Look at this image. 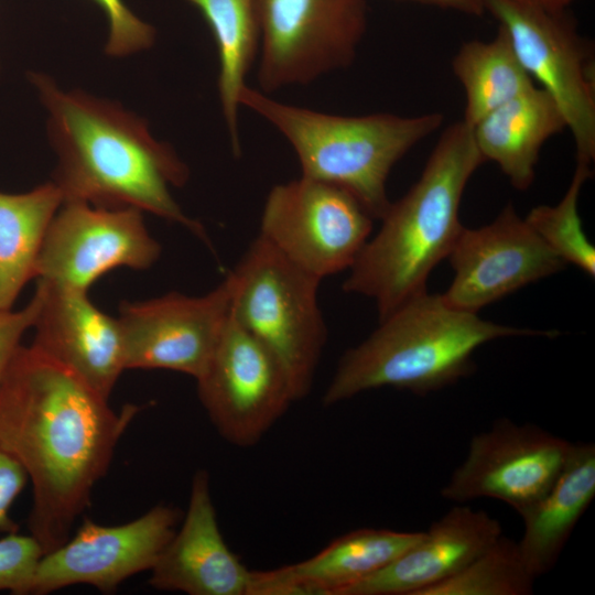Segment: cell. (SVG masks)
Returning a JSON list of instances; mask_svg holds the SVG:
<instances>
[{
  "instance_id": "cell-1",
  "label": "cell",
  "mask_w": 595,
  "mask_h": 595,
  "mask_svg": "<svg viewBox=\"0 0 595 595\" xmlns=\"http://www.w3.org/2000/svg\"><path fill=\"white\" fill-rule=\"evenodd\" d=\"M108 401L31 346L19 347L0 382V448L31 480L29 529L44 553L68 540L141 409L117 412Z\"/></svg>"
},
{
  "instance_id": "cell-2",
  "label": "cell",
  "mask_w": 595,
  "mask_h": 595,
  "mask_svg": "<svg viewBox=\"0 0 595 595\" xmlns=\"http://www.w3.org/2000/svg\"><path fill=\"white\" fill-rule=\"evenodd\" d=\"M31 83L47 111V133L57 163L53 182L63 202L109 208L131 207L188 229L205 244L202 224L172 195L190 176L173 148L155 140L147 122L119 104L82 91H65L48 76Z\"/></svg>"
},
{
  "instance_id": "cell-3",
  "label": "cell",
  "mask_w": 595,
  "mask_h": 595,
  "mask_svg": "<svg viewBox=\"0 0 595 595\" xmlns=\"http://www.w3.org/2000/svg\"><path fill=\"white\" fill-rule=\"evenodd\" d=\"M484 162L472 127L463 120L447 127L419 180L380 218L379 231L349 268L343 290L374 300L379 320L425 291L429 274L447 258L464 227L462 196Z\"/></svg>"
},
{
  "instance_id": "cell-4",
  "label": "cell",
  "mask_w": 595,
  "mask_h": 595,
  "mask_svg": "<svg viewBox=\"0 0 595 595\" xmlns=\"http://www.w3.org/2000/svg\"><path fill=\"white\" fill-rule=\"evenodd\" d=\"M558 331L500 325L451 306L442 294L418 293L386 317L360 344L348 349L322 397L335 405L382 387L418 396L451 386L475 369L473 353L501 337H555Z\"/></svg>"
},
{
  "instance_id": "cell-5",
  "label": "cell",
  "mask_w": 595,
  "mask_h": 595,
  "mask_svg": "<svg viewBox=\"0 0 595 595\" xmlns=\"http://www.w3.org/2000/svg\"><path fill=\"white\" fill-rule=\"evenodd\" d=\"M239 102L285 137L302 175L350 192L374 219H380L391 203L386 185L392 167L444 120L440 112L411 117L329 115L280 102L248 85Z\"/></svg>"
},
{
  "instance_id": "cell-6",
  "label": "cell",
  "mask_w": 595,
  "mask_h": 595,
  "mask_svg": "<svg viewBox=\"0 0 595 595\" xmlns=\"http://www.w3.org/2000/svg\"><path fill=\"white\" fill-rule=\"evenodd\" d=\"M230 315L279 360L295 400L305 398L326 344L321 279L258 235L234 270Z\"/></svg>"
},
{
  "instance_id": "cell-7",
  "label": "cell",
  "mask_w": 595,
  "mask_h": 595,
  "mask_svg": "<svg viewBox=\"0 0 595 595\" xmlns=\"http://www.w3.org/2000/svg\"><path fill=\"white\" fill-rule=\"evenodd\" d=\"M506 31L517 57L559 107L576 151V163L595 159V76L588 44L564 11L512 0H485Z\"/></svg>"
},
{
  "instance_id": "cell-8",
  "label": "cell",
  "mask_w": 595,
  "mask_h": 595,
  "mask_svg": "<svg viewBox=\"0 0 595 595\" xmlns=\"http://www.w3.org/2000/svg\"><path fill=\"white\" fill-rule=\"evenodd\" d=\"M372 220L350 192L301 175L270 190L258 235L323 280L349 270L370 237Z\"/></svg>"
},
{
  "instance_id": "cell-9",
  "label": "cell",
  "mask_w": 595,
  "mask_h": 595,
  "mask_svg": "<svg viewBox=\"0 0 595 595\" xmlns=\"http://www.w3.org/2000/svg\"><path fill=\"white\" fill-rule=\"evenodd\" d=\"M263 93L306 85L351 64L365 34V0H256Z\"/></svg>"
},
{
  "instance_id": "cell-10",
  "label": "cell",
  "mask_w": 595,
  "mask_h": 595,
  "mask_svg": "<svg viewBox=\"0 0 595 595\" xmlns=\"http://www.w3.org/2000/svg\"><path fill=\"white\" fill-rule=\"evenodd\" d=\"M195 380L213 426L238 447L259 443L296 401L279 360L230 313Z\"/></svg>"
},
{
  "instance_id": "cell-11",
  "label": "cell",
  "mask_w": 595,
  "mask_h": 595,
  "mask_svg": "<svg viewBox=\"0 0 595 595\" xmlns=\"http://www.w3.org/2000/svg\"><path fill=\"white\" fill-rule=\"evenodd\" d=\"M160 255L140 209L63 202L46 232L35 280L87 292L111 270H147Z\"/></svg>"
},
{
  "instance_id": "cell-12",
  "label": "cell",
  "mask_w": 595,
  "mask_h": 595,
  "mask_svg": "<svg viewBox=\"0 0 595 595\" xmlns=\"http://www.w3.org/2000/svg\"><path fill=\"white\" fill-rule=\"evenodd\" d=\"M572 444L536 424L501 418L474 435L441 496L458 504L494 498L522 516L552 488Z\"/></svg>"
},
{
  "instance_id": "cell-13",
  "label": "cell",
  "mask_w": 595,
  "mask_h": 595,
  "mask_svg": "<svg viewBox=\"0 0 595 595\" xmlns=\"http://www.w3.org/2000/svg\"><path fill=\"white\" fill-rule=\"evenodd\" d=\"M177 520V509L163 504L119 526L85 518L73 538L42 555L25 595L50 594L77 584L112 593L127 578L152 569Z\"/></svg>"
},
{
  "instance_id": "cell-14",
  "label": "cell",
  "mask_w": 595,
  "mask_h": 595,
  "mask_svg": "<svg viewBox=\"0 0 595 595\" xmlns=\"http://www.w3.org/2000/svg\"><path fill=\"white\" fill-rule=\"evenodd\" d=\"M227 277L206 294L169 292L122 302L121 326L127 369H165L197 378L207 365L230 313Z\"/></svg>"
},
{
  "instance_id": "cell-15",
  "label": "cell",
  "mask_w": 595,
  "mask_h": 595,
  "mask_svg": "<svg viewBox=\"0 0 595 595\" xmlns=\"http://www.w3.org/2000/svg\"><path fill=\"white\" fill-rule=\"evenodd\" d=\"M447 258L454 279L442 296L451 306L472 313L566 264L511 203L493 223L463 227Z\"/></svg>"
},
{
  "instance_id": "cell-16",
  "label": "cell",
  "mask_w": 595,
  "mask_h": 595,
  "mask_svg": "<svg viewBox=\"0 0 595 595\" xmlns=\"http://www.w3.org/2000/svg\"><path fill=\"white\" fill-rule=\"evenodd\" d=\"M42 300L31 347L109 400L126 370L118 317L98 309L87 292L36 280Z\"/></svg>"
},
{
  "instance_id": "cell-17",
  "label": "cell",
  "mask_w": 595,
  "mask_h": 595,
  "mask_svg": "<svg viewBox=\"0 0 595 595\" xmlns=\"http://www.w3.org/2000/svg\"><path fill=\"white\" fill-rule=\"evenodd\" d=\"M150 572L149 584L159 591L247 595L250 571L224 540L206 469L193 475L183 523Z\"/></svg>"
},
{
  "instance_id": "cell-18",
  "label": "cell",
  "mask_w": 595,
  "mask_h": 595,
  "mask_svg": "<svg viewBox=\"0 0 595 595\" xmlns=\"http://www.w3.org/2000/svg\"><path fill=\"white\" fill-rule=\"evenodd\" d=\"M500 534L499 521L486 511L454 506L415 544L343 595H421L461 572Z\"/></svg>"
},
{
  "instance_id": "cell-19",
  "label": "cell",
  "mask_w": 595,
  "mask_h": 595,
  "mask_svg": "<svg viewBox=\"0 0 595 595\" xmlns=\"http://www.w3.org/2000/svg\"><path fill=\"white\" fill-rule=\"evenodd\" d=\"M565 129V120L555 101L536 86L472 127L484 161L495 162L519 191H526L532 184L543 144Z\"/></svg>"
},
{
  "instance_id": "cell-20",
  "label": "cell",
  "mask_w": 595,
  "mask_h": 595,
  "mask_svg": "<svg viewBox=\"0 0 595 595\" xmlns=\"http://www.w3.org/2000/svg\"><path fill=\"white\" fill-rule=\"evenodd\" d=\"M595 497V445L573 443L567 461L548 494L527 510L518 542L524 563L538 577L556 563L576 523Z\"/></svg>"
},
{
  "instance_id": "cell-21",
  "label": "cell",
  "mask_w": 595,
  "mask_h": 595,
  "mask_svg": "<svg viewBox=\"0 0 595 595\" xmlns=\"http://www.w3.org/2000/svg\"><path fill=\"white\" fill-rule=\"evenodd\" d=\"M62 204L53 181L24 193L0 192V313L11 311L35 279L46 232Z\"/></svg>"
},
{
  "instance_id": "cell-22",
  "label": "cell",
  "mask_w": 595,
  "mask_h": 595,
  "mask_svg": "<svg viewBox=\"0 0 595 595\" xmlns=\"http://www.w3.org/2000/svg\"><path fill=\"white\" fill-rule=\"evenodd\" d=\"M213 31L218 57V93L235 155L240 154L239 97L260 47L256 0H187Z\"/></svg>"
},
{
  "instance_id": "cell-23",
  "label": "cell",
  "mask_w": 595,
  "mask_h": 595,
  "mask_svg": "<svg viewBox=\"0 0 595 595\" xmlns=\"http://www.w3.org/2000/svg\"><path fill=\"white\" fill-rule=\"evenodd\" d=\"M465 94L463 121L473 127L486 115L534 87L499 25L490 41L465 42L452 61Z\"/></svg>"
},
{
  "instance_id": "cell-24",
  "label": "cell",
  "mask_w": 595,
  "mask_h": 595,
  "mask_svg": "<svg viewBox=\"0 0 595 595\" xmlns=\"http://www.w3.org/2000/svg\"><path fill=\"white\" fill-rule=\"evenodd\" d=\"M422 536L423 531L357 529L335 539L307 560L290 565L326 595H343L348 587L390 564Z\"/></svg>"
},
{
  "instance_id": "cell-25",
  "label": "cell",
  "mask_w": 595,
  "mask_h": 595,
  "mask_svg": "<svg viewBox=\"0 0 595 595\" xmlns=\"http://www.w3.org/2000/svg\"><path fill=\"white\" fill-rule=\"evenodd\" d=\"M536 578L518 542L500 534L461 572L421 595H529Z\"/></svg>"
},
{
  "instance_id": "cell-26",
  "label": "cell",
  "mask_w": 595,
  "mask_h": 595,
  "mask_svg": "<svg viewBox=\"0 0 595 595\" xmlns=\"http://www.w3.org/2000/svg\"><path fill=\"white\" fill-rule=\"evenodd\" d=\"M592 171L588 164L576 163L570 186L554 206L533 207L524 218L534 232L565 262L595 275V249L586 238L578 214V197Z\"/></svg>"
},
{
  "instance_id": "cell-27",
  "label": "cell",
  "mask_w": 595,
  "mask_h": 595,
  "mask_svg": "<svg viewBox=\"0 0 595 595\" xmlns=\"http://www.w3.org/2000/svg\"><path fill=\"white\" fill-rule=\"evenodd\" d=\"M44 551L32 536L9 532L0 539V591L25 595Z\"/></svg>"
},
{
  "instance_id": "cell-28",
  "label": "cell",
  "mask_w": 595,
  "mask_h": 595,
  "mask_svg": "<svg viewBox=\"0 0 595 595\" xmlns=\"http://www.w3.org/2000/svg\"><path fill=\"white\" fill-rule=\"evenodd\" d=\"M106 13L109 35L106 53L125 56L149 48L155 39L154 29L139 19L123 0H93Z\"/></svg>"
},
{
  "instance_id": "cell-29",
  "label": "cell",
  "mask_w": 595,
  "mask_h": 595,
  "mask_svg": "<svg viewBox=\"0 0 595 595\" xmlns=\"http://www.w3.org/2000/svg\"><path fill=\"white\" fill-rule=\"evenodd\" d=\"M41 300V290L36 286L32 300L22 310L0 313V382L21 346L22 337L34 325Z\"/></svg>"
},
{
  "instance_id": "cell-30",
  "label": "cell",
  "mask_w": 595,
  "mask_h": 595,
  "mask_svg": "<svg viewBox=\"0 0 595 595\" xmlns=\"http://www.w3.org/2000/svg\"><path fill=\"white\" fill-rule=\"evenodd\" d=\"M247 595H326L307 578L296 574L291 565L270 571H250Z\"/></svg>"
},
{
  "instance_id": "cell-31",
  "label": "cell",
  "mask_w": 595,
  "mask_h": 595,
  "mask_svg": "<svg viewBox=\"0 0 595 595\" xmlns=\"http://www.w3.org/2000/svg\"><path fill=\"white\" fill-rule=\"evenodd\" d=\"M28 479L23 467L0 448V531L8 533L17 531V524L11 520L9 510Z\"/></svg>"
},
{
  "instance_id": "cell-32",
  "label": "cell",
  "mask_w": 595,
  "mask_h": 595,
  "mask_svg": "<svg viewBox=\"0 0 595 595\" xmlns=\"http://www.w3.org/2000/svg\"><path fill=\"white\" fill-rule=\"evenodd\" d=\"M421 4L457 11L468 15L479 17L486 12L485 0H407Z\"/></svg>"
},
{
  "instance_id": "cell-33",
  "label": "cell",
  "mask_w": 595,
  "mask_h": 595,
  "mask_svg": "<svg viewBox=\"0 0 595 595\" xmlns=\"http://www.w3.org/2000/svg\"><path fill=\"white\" fill-rule=\"evenodd\" d=\"M512 1L550 10V11H564L576 0H512Z\"/></svg>"
}]
</instances>
